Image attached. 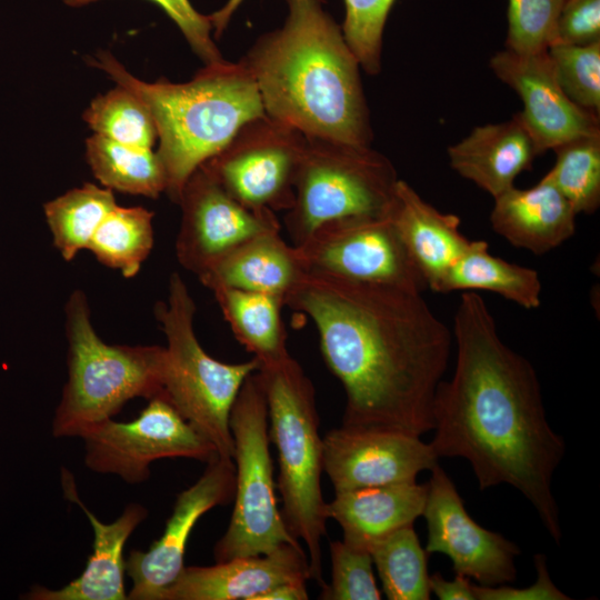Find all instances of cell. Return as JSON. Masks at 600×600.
Segmentation results:
<instances>
[{"mask_svg":"<svg viewBox=\"0 0 600 600\" xmlns=\"http://www.w3.org/2000/svg\"><path fill=\"white\" fill-rule=\"evenodd\" d=\"M284 306L316 326L346 394L343 426L417 437L433 429V397L453 336L422 292L304 271Z\"/></svg>","mask_w":600,"mask_h":600,"instance_id":"obj_1","label":"cell"},{"mask_svg":"<svg viewBox=\"0 0 600 600\" xmlns=\"http://www.w3.org/2000/svg\"><path fill=\"white\" fill-rule=\"evenodd\" d=\"M452 336L456 368L433 397L430 446L438 458L466 459L480 490L504 483L520 491L559 544L552 478L566 443L547 420L533 366L502 341L477 291H462Z\"/></svg>","mask_w":600,"mask_h":600,"instance_id":"obj_2","label":"cell"},{"mask_svg":"<svg viewBox=\"0 0 600 600\" xmlns=\"http://www.w3.org/2000/svg\"><path fill=\"white\" fill-rule=\"evenodd\" d=\"M279 30L262 36L240 61L266 114L307 138L371 146L360 64L323 0H287Z\"/></svg>","mask_w":600,"mask_h":600,"instance_id":"obj_3","label":"cell"},{"mask_svg":"<svg viewBox=\"0 0 600 600\" xmlns=\"http://www.w3.org/2000/svg\"><path fill=\"white\" fill-rule=\"evenodd\" d=\"M91 64L149 108L159 139L166 193L178 203L190 176L220 152L247 122L267 116L257 84L241 61L206 64L188 82H146L109 52Z\"/></svg>","mask_w":600,"mask_h":600,"instance_id":"obj_4","label":"cell"},{"mask_svg":"<svg viewBox=\"0 0 600 600\" xmlns=\"http://www.w3.org/2000/svg\"><path fill=\"white\" fill-rule=\"evenodd\" d=\"M258 374L267 401L269 439L278 453L281 514L293 538L306 544L311 579L322 588L321 541L329 518L321 489L323 437L314 387L291 356L260 366Z\"/></svg>","mask_w":600,"mask_h":600,"instance_id":"obj_5","label":"cell"},{"mask_svg":"<svg viewBox=\"0 0 600 600\" xmlns=\"http://www.w3.org/2000/svg\"><path fill=\"white\" fill-rule=\"evenodd\" d=\"M68 380L52 421L56 438L82 437L131 399L162 396L164 347L106 343L96 332L86 294L66 306Z\"/></svg>","mask_w":600,"mask_h":600,"instance_id":"obj_6","label":"cell"},{"mask_svg":"<svg viewBox=\"0 0 600 600\" xmlns=\"http://www.w3.org/2000/svg\"><path fill=\"white\" fill-rule=\"evenodd\" d=\"M196 303L177 273L169 280L167 301L154 314L167 339L162 396L220 457L233 458L230 413L247 378L260 368L258 359L226 363L204 351L194 332ZM233 460V459H232Z\"/></svg>","mask_w":600,"mask_h":600,"instance_id":"obj_7","label":"cell"},{"mask_svg":"<svg viewBox=\"0 0 600 600\" xmlns=\"http://www.w3.org/2000/svg\"><path fill=\"white\" fill-rule=\"evenodd\" d=\"M398 181L391 161L371 146L307 138L284 216L292 244L331 220L390 216Z\"/></svg>","mask_w":600,"mask_h":600,"instance_id":"obj_8","label":"cell"},{"mask_svg":"<svg viewBox=\"0 0 600 600\" xmlns=\"http://www.w3.org/2000/svg\"><path fill=\"white\" fill-rule=\"evenodd\" d=\"M229 424L234 443L236 491L228 528L213 547L216 562L299 543L278 508L267 401L258 371L242 384Z\"/></svg>","mask_w":600,"mask_h":600,"instance_id":"obj_9","label":"cell"},{"mask_svg":"<svg viewBox=\"0 0 600 600\" xmlns=\"http://www.w3.org/2000/svg\"><path fill=\"white\" fill-rule=\"evenodd\" d=\"M307 137L268 116L243 124L202 167L250 210L288 211Z\"/></svg>","mask_w":600,"mask_h":600,"instance_id":"obj_10","label":"cell"},{"mask_svg":"<svg viewBox=\"0 0 600 600\" xmlns=\"http://www.w3.org/2000/svg\"><path fill=\"white\" fill-rule=\"evenodd\" d=\"M294 247L304 271L420 292L427 288L391 214L331 220Z\"/></svg>","mask_w":600,"mask_h":600,"instance_id":"obj_11","label":"cell"},{"mask_svg":"<svg viewBox=\"0 0 600 600\" xmlns=\"http://www.w3.org/2000/svg\"><path fill=\"white\" fill-rule=\"evenodd\" d=\"M84 463L93 472L116 474L136 484L150 476L152 462L163 458H189L208 463L216 447L163 398L149 400L129 422L112 418L91 427L82 437Z\"/></svg>","mask_w":600,"mask_h":600,"instance_id":"obj_12","label":"cell"},{"mask_svg":"<svg viewBox=\"0 0 600 600\" xmlns=\"http://www.w3.org/2000/svg\"><path fill=\"white\" fill-rule=\"evenodd\" d=\"M422 517L428 533L426 551L447 556L456 574L480 586L517 580L520 548L471 518L457 487L439 463L431 470Z\"/></svg>","mask_w":600,"mask_h":600,"instance_id":"obj_13","label":"cell"},{"mask_svg":"<svg viewBox=\"0 0 600 600\" xmlns=\"http://www.w3.org/2000/svg\"><path fill=\"white\" fill-rule=\"evenodd\" d=\"M178 204L180 264L198 277L243 241L281 226L273 211L257 212L233 199L202 167L187 180Z\"/></svg>","mask_w":600,"mask_h":600,"instance_id":"obj_14","label":"cell"},{"mask_svg":"<svg viewBox=\"0 0 600 600\" xmlns=\"http://www.w3.org/2000/svg\"><path fill=\"white\" fill-rule=\"evenodd\" d=\"M234 491V462L217 456L202 476L177 496L161 537L147 551L132 550L127 557L126 572L132 580L128 599L162 600L184 568L187 543L198 520L212 508L232 501Z\"/></svg>","mask_w":600,"mask_h":600,"instance_id":"obj_15","label":"cell"},{"mask_svg":"<svg viewBox=\"0 0 600 600\" xmlns=\"http://www.w3.org/2000/svg\"><path fill=\"white\" fill-rule=\"evenodd\" d=\"M439 458L420 437L341 424L323 436V471L334 492L413 482Z\"/></svg>","mask_w":600,"mask_h":600,"instance_id":"obj_16","label":"cell"},{"mask_svg":"<svg viewBox=\"0 0 600 600\" xmlns=\"http://www.w3.org/2000/svg\"><path fill=\"white\" fill-rule=\"evenodd\" d=\"M490 68L521 98L519 116L541 154L571 140L600 134L598 114L564 93L547 50L520 53L506 48L492 56Z\"/></svg>","mask_w":600,"mask_h":600,"instance_id":"obj_17","label":"cell"},{"mask_svg":"<svg viewBox=\"0 0 600 600\" xmlns=\"http://www.w3.org/2000/svg\"><path fill=\"white\" fill-rule=\"evenodd\" d=\"M310 579L301 544L284 543L266 554L184 567L162 600H259L279 584Z\"/></svg>","mask_w":600,"mask_h":600,"instance_id":"obj_18","label":"cell"},{"mask_svg":"<svg viewBox=\"0 0 600 600\" xmlns=\"http://www.w3.org/2000/svg\"><path fill=\"white\" fill-rule=\"evenodd\" d=\"M64 496L77 503L93 530L92 553L82 573L60 589L33 587L26 599L31 600H124L126 559L123 549L134 529L148 517L142 504H128L120 517L111 523L101 522L79 499L73 477L62 470Z\"/></svg>","mask_w":600,"mask_h":600,"instance_id":"obj_19","label":"cell"},{"mask_svg":"<svg viewBox=\"0 0 600 600\" xmlns=\"http://www.w3.org/2000/svg\"><path fill=\"white\" fill-rule=\"evenodd\" d=\"M540 154L519 113L508 121L476 127L448 148L451 168L493 198L512 188Z\"/></svg>","mask_w":600,"mask_h":600,"instance_id":"obj_20","label":"cell"},{"mask_svg":"<svg viewBox=\"0 0 600 600\" xmlns=\"http://www.w3.org/2000/svg\"><path fill=\"white\" fill-rule=\"evenodd\" d=\"M427 494L428 483L417 481L338 491L327 502V514L341 527L344 543L370 552L378 541L422 517Z\"/></svg>","mask_w":600,"mask_h":600,"instance_id":"obj_21","label":"cell"},{"mask_svg":"<svg viewBox=\"0 0 600 600\" xmlns=\"http://www.w3.org/2000/svg\"><path fill=\"white\" fill-rule=\"evenodd\" d=\"M576 217L569 201L544 176L529 189L513 186L496 197L490 223L512 246L539 256L573 236Z\"/></svg>","mask_w":600,"mask_h":600,"instance_id":"obj_22","label":"cell"},{"mask_svg":"<svg viewBox=\"0 0 600 600\" xmlns=\"http://www.w3.org/2000/svg\"><path fill=\"white\" fill-rule=\"evenodd\" d=\"M391 217L427 288L439 292L450 269L471 243L459 230L460 218L439 211L401 179Z\"/></svg>","mask_w":600,"mask_h":600,"instance_id":"obj_23","label":"cell"},{"mask_svg":"<svg viewBox=\"0 0 600 600\" xmlns=\"http://www.w3.org/2000/svg\"><path fill=\"white\" fill-rule=\"evenodd\" d=\"M304 272L297 248L280 230L254 236L216 260L198 278L212 289L227 286L283 299Z\"/></svg>","mask_w":600,"mask_h":600,"instance_id":"obj_24","label":"cell"},{"mask_svg":"<svg viewBox=\"0 0 600 600\" xmlns=\"http://www.w3.org/2000/svg\"><path fill=\"white\" fill-rule=\"evenodd\" d=\"M210 290L236 339L260 366L273 364L290 356L281 317L282 298L227 286Z\"/></svg>","mask_w":600,"mask_h":600,"instance_id":"obj_25","label":"cell"},{"mask_svg":"<svg viewBox=\"0 0 600 600\" xmlns=\"http://www.w3.org/2000/svg\"><path fill=\"white\" fill-rule=\"evenodd\" d=\"M486 290L524 309L541 303L542 286L534 269L508 262L489 252L483 240H471L441 284L440 293Z\"/></svg>","mask_w":600,"mask_h":600,"instance_id":"obj_26","label":"cell"},{"mask_svg":"<svg viewBox=\"0 0 600 600\" xmlns=\"http://www.w3.org/2000/svg\"><path fill=\"white\" fill-rule=\"evenodd\" d=\"M86 158L94 177L108 189L158 198L166 173L152 149L129 147L99 134L86 141Z\"/></svg>","mask_w":600,"mask_h":600,"instance_id":"obj_27","label":"cell"},{"mask_svg":"<svg viewBox=\"0 0 600 600\" xmlns=\"http://www.w3.org/2000/svg\"><path fill=\"white\" fill-rule=\"evenodd\" d=\"M116 206L112 190L93 183L71 189L44 204L53 244L66 261L88 248L94 232Z\"/></svg>","mask_w":600,"mask_h":600,"instance_id":"obj_28","label":"cell"},{"mask_svg":"<svg viewBox=\"0 0 600 600\" xmlns=\"http://www.w3.org/2000/svg\"><path fill=\"white\" fill-rule=\"evenodd\" d=\"M153 212L116 206L94 232L89 249L104 266L134 277L153 247Z\"/></svg>","mask_w":600,"mask_h":600,"instance_id":"obj_29","label":"cell"},{"mask_svg":"<svg viewBox=\"0 0 600 600\" xmlns=\"http://www.w3.org/2000/svg\"><path fill=\"white\" fill-rule=\"evenodd\" d=\"M370 554L387 599H430L429 554L413 526L391 532L372 547Z\"/></svg>","mask_w":600,"mask_h":600,"instance_id":"obj_30","label":"cell"},{"mask_svg":"<svg viewBox=\"0 0 600 600\" xmlns=\"http://www.w3.org/2000/svg\"><path fill=\"white\" fill-rule=\"evenodd\" d=\"M83 119L96 134L129 147L152 149L158 138L147 104L119 84L93 99Z\"/></svg>","mask_w":600,"mask_h":600,"instance_id":"obj_31","label":"cell"},{"mask_svg":"<svg viewBox=\"0 0 600 600\" xmlns=\"http://www.w3.org/2000/svg\"><path fill=\"white\" fill-rule=\"evenodd\" d=\"M557 159L546 174L577 214L600 204V134L581 137L554 149Z\"/></svg>","mask_w":600,"mask_h":600,"instance_id":"obj_32","label":"cell"},{"mask_svg":"<svg viewBox=\"0 0 600 600\" xmlns=\"http://www.w3.org/2000/svg\"><path fill=\"white\" fill-rule=\"evenodd\" d=\"M547 53L564 93L579 107L600 111V41L589 44L552 43Z\"/></svg>","mask_w":600,"mask_h":600,"instance_id":"obj_33","label":"cell"},{"mask_svg":"<svg viewBox=\"0 0 600 600\" xmlns=\"http://www.w3.org/2000/svg\"><path fill=\"white\" fill-rule=\"evenodd\" d=\"M343 38L360 67L370 76L381 70L382 34L394 0H343Z\"/></svg>","mask_w":600,"mask_h":600,"instance_id":"obj_34","label":"cell"},{"mask_svg":"<svg viewBox=\"0 0 600 600\" xmlns=\"http://www.w3.org/2000/svg\"><path fill=\"white\" fill-rule=\"evenodd\" d=\"M331 581L321 588L323 600H380L370 552L351 548L342 540L329 544Z\"/></svg>","mask_w":600,"mask_h":600,"instance_id":"obj_35","label":"cell"},{"mask_svg":"<svg viewBox=\"0 0 600 600\" xmlns=\"http://www.w3.org/2000/svg\"><path fill=\"white\" fill-rule=\"evenodd\" d=\"M564 0H509L506 47L520 53L546 51L554 42Z\"/></svg>","mask_w":600,"mask_h":600,"instance_id":"obj_36","label":"cell"},{"mask_svg":"<svg viewBox=\"0 0 600 600\" xmlns=\"http://www.w3.org/2000/svg\"><path fill=\"white\" fill-rule=\"evenodd\" d=\"M67 6L81 7L98 0H63ZM160 6L183 33L196 54L211 64L223 61L221 52L212 41V29L208 16L199 13L189 0H151Z\"/></svg>","mask_w":600,"mask_h":600,"instance_id":"obj_37","label":"cell"},{"mask_svg":"<svg viewBox=\"0 0 600 600\" xmlns=\"http://www.w3.org/2000/svg\"><path fill=\"white\" fill-rule=\"evenodd\" d=\"M600 41V0H564L553 43L589 44Z\"/></svg>","mask_w":600,"mask_h":600,"instance_id":"obj_38","label":"cell"},{"mask_svg":"<svg viewBox=\"0 0 600 600\" xmlns=\"http://www.w3.org/2000/svg\"><path fill=\"white\" fill-rule=\"evenodd\" d=\"M537 580L526 588H513L507 584L480 586L473 583L477 600H569L553 583L547 568V559L542 553L533 557Z\"/></svg>","mask_w":600,"mask_h":600,"instance_id":"obj_39","label":"cell"},{"mask_svg":"<svg viewBox=\"0 0 600 600\" xmlns=\"http://www.w3.org/2000/svg\"><path fill=\"white\" fill-rule=\"evenodd\" d=\"M429 588L440 600H477L473 582L460 574L449 581L440 572H434L429 576Z\"/></svg>","mask_w":600,"mask_h":600,"instance_id":"obj_40","label":"cell"},{"mask_svg":"<svg viewBox=\"0 0 600 600\" xmlns=\"http://www.w3.org/2000/svg\"><path fill=\"white\" fill-rule=\"evenodd\" d=\"M307 581H291L279 584L262 594L259 600H307Z\"/></svg>","mask_w":600,"mask_h":600,"instance_id":"obj_41","label":"cell"},{"mask_svg":"<svg viewBox=\"0 0 600 600\" xmlns=\"http://www.w3.org/2000/svg\"><path fill=\"white\" fill-rule=\"evenodd\" d=\"M242 1L243 0H228L227 3L220 10L208 16L211 22V26L214 29L216 38H219L221 36V33L228 26V22L231 16L237 10V8L241 4Z\"/></svg>","mask_w":600,"mask_h":600,"instance_id":"obj_42","label":"cell"}]
</instances>
